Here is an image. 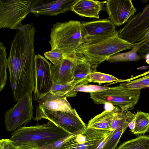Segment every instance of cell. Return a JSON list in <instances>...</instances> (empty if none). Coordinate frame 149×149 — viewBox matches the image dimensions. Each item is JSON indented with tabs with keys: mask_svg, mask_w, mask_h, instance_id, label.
Segmentation results:
<instances>
[{
	"mask_svg": "<svg viewBox=\"0 0 149 149\" xmlns=\"http://www.w3.org/2000/svg\"><path fill=\"white\" fill-rule=\"evenodd\" d=\"M36 29L30 24L16 30L8 58L10 85L15 102L34 89L36 54L34 46Z\"/></svg>",
	"mask_w": 149,
	"mask_h": 149,
	"instance_id": "6da1fadb",
	"label": "cell"
},
{
	"mask_svg": "<svg viewBox=\"0 0 149 149\" xmlns=\"http://www.w3.org/2000/svg\"><path fill=\"white\" fill-rule=\"evenodd\" d=\"M132 43L119 37L117 34L102 39L84 42L76 53L84 57L89 62L92 72L96 71L101 63L111 56L126 50L132 49L145 42Z\"/></svg>",
	"mask_w": 149,
	"mask_h": 149,
	"instance_id": "7a4b0ae2",
	"label": "cell"
},
{
	"mask_svg": "<svg viewBox=\"0 0 149 149\" xmlns=\"http://www.w3.org/2000/svg\"><path fill=\"white\" fill-rule=\"evenodd\" d=\"M83 43L81 23L79 21L57 22L51 29L49 43L51 49H59L64 57L75 54Z\"/></svg>",
	"mask_w": 149,
	"mask_h": 149,
	"instance_id": "3957f363",
	"label": "cell"
},
{
	"mask_svg": "<svg viewBox=\"0 0 149 149\" xmlns=\"http://www.w3.org/2000/svg\"><path fill=\"white\" fill-rule=\"evenodd\" d=\"M70 134L50 121L46 123L21 127L11 134L10 139L18 145L29 141L40 147L47 145Z\"/></svg>",
	"mask_w": 149,
	"mask_h": 149,
	"instance_id": "277c9868",
	"label": "cell"
},
{
	"mask_svg": "<svg viewBox=\"0 0 149 149\" xmlns=\"http://www.w3.org/2000/svg\"><path fill=\"white\" fill-rule=\"evenodd\" d=\"M91 98L97 104H111L122 110H132L138 103L141 91L130 89L125 83L108 88L89 93Z\"/></svg>",
	"mask_w": 149,
	"mask_h": 149,
	"instance_id": "5b68a950",
	"label": "cell"
},
{
	"mask_svg": "<svg viewBox=\"0 0 149 149\" xmlns=\"http://www.w3.org/2000/svg\"><path fill=\"white\" fill-rule=\"evenodd\" d=\"M32 0H0V29L17 30L30 13Z\"/></svg>",
	"mask_w": 149,
	"mask_h": 149,
	"instance_id": "8992f818",
	"label": "cell"
},
{
	"mask_svg": "<svg viewBox=\"0 0 149 149\" xmlns=\"http://www.w3.org/2000/svg\"><path fill=\"white\" fill-rule=\"evenodd\" d=\"M34 118L37 122L42 119L50 121L70 134L87 127L76 110L73 113L53 111L47 109L39 104L36 109Z\"/></svg>",
	"mask_w": 149,
	"mask_h": 149,
	"instance_id": "52a82bcc",
	"label": "cell"
},
{
	"mask_svg": "<svg viewBox=\"0 0 149 149\" xmlns=\"http://www.w3.org/2000/svg\"><path fill=\"white\" fill-rule=\"evenodd\" d=\"M117 35L132 43L149 39V3L141 12L130 17L125 26L117 31Z\"/></svg>",
	"mask_w": 149,
	"mask_h": 149,
	"instance_id": "ba28073f",
	"label": "cell"
},
{
	"mask_svg": "<svg viewBox=\"0 0 149 149\" xmlns=\"http://www.w3.org/2000/svg\"><path fill=\"white\" fill-rule=\"evenodd\" d=\"M112 131L87 127L68 136L65 141L57 149H96Z\"/></svg>",
	"mask_w": 149,
	"mask_h": 149,
	"instance_id": "9c48e42d",
	"label": "cell"
},
{
	"mask_svg": "<svg viewBox=\"0 0 149 149\" xmlns=\"http://www.w3.org/2000/svg\"><path fill=\"white\" fill-rule=\"evenodd\" d=\"M32 93H28L17 101L14 106L4 114L6 129L14 132L34 117Z\"/></svg>",
	"mask_w": 149,
	"mask_h": 149,
	"instance_id": "30bf717a",
	"label": "cell"
},
{
	"mask_svg": "<svg viewBox=\"0 0 149 149\" xmlns=\"http://www.w3.org/2000/svg\"><path fill=\"white\" fill-rule=\"evenodd\" d=\"M34 89L33 98L38 101L49 92L54 84L52 75V64L40 54L36 55Z\"/></svg>",
	"mask_w": 149,
	"mask_h": 149,
	"instance_id": "8fae6325",
	"label": "cell"
},
{
	"mask_svg": "<svg viewBox=\"0 0 149 149\" xmlns=\"http://www.w3.org/2000/svg\"><path fill=\"white\" fill-rule=\"evenodd\" d=\"M81 25L83 43L102 39L117 34L116 26L109 19L83 22L81 23Z\"/></svg>",
	"mask_w": 149,
	"mask_h": 149,
	"instance_id": "7c38bea8",
	"label": "cell"
},
{
	"mask_svg": "<svg viewBox=\"0 0 149 149\" xmlns=\"http://www.w3.org/2000/svg\"><path fill=\"white\" fill-rule=\"evenodd\" d=\"M77 0H32L30 13L36 16H57L71 10Z\"/></svg>",
	"mask_w": 149,
	"mask_h": 149,
	"instance_id": "4fadbf2b",
	"label": "cell"
},
{
	"mask_svg": "<svg viewBox=\"0 0 149 149\" xmlns=\"http://www.w3.org/2000/svg\"><path fill=\"white\" fill-rule=\"evenodd\" d=\"M106 3L109 18L116 26L126 24L137 11L131 0H109Z\"/></svg>",
	"mask_w": 149,
	"mask_h": 149,
	"instance_id": "5bb4252c",
	"label": "cell"
},
{
	"mask_svg": "<svg viewBox=\"0 0 149 149\" xmlns=\"http://www.w3.org/2000/svg\"><path fill=\"white\" fill-rule=\"evenodd\" d=\"M75 54L65 57L56 64L52 65L51 70L54 83L63 84L74 81L75 73L74 57Z\"/></svg>",
	"mask_w": 149,
	"mask_h": 149,
	"instance_id": "9a60e30c",
	"label": "cell"
},
{
	"mask_svg": "<svg viewBox=\"0 0 149 149\" xmlns=\"http://www.w3.org/2000/svg\"><path fill=\"white\" fill-rule=\"evenodd\" d=\"M43 108L52 111L73 113V109L65 96H59L49 92L44 95L38 101Z\"/></svg>",
	"mask_w": 149,
	"mask_h": 149,
	"instance_id": "2e32d148",
	"label": "cell"
},
{
	"mask_svg": "<svg viewBox=\"0 0 149 149\" xmlns=\"http://www.w3.org/2000/svg\"><path fill=\"white\" fill-rule=\"evenodd\" d=\"M106 1L90 0H77L72 7L71 11L79 16L99 19L102 4Z\"/></svg>",
	"mask_w": 149,
	"mask_h": 149,
	"instance_id": "e0dca14e",
	"label": "cell"
},
{
	"mask_svg": "<svg viewBox=\"0 0 149 149\" xmlns=\"http://www.w3.org/2000/svg\"><path fill=\"white\" fill-rule=\"evenodd\" d=\"M120 108L114 106L106 109L90 119L87 127L96 129L112 131L111 126L114 119Z\"/></svg>",
	"mask_w": 149,
	"mask_h": 149,
	"instance_id": "ac0fdd59",
	"label": "cell"
},
{
	"mask_svg": "<svg viewBox=\"0 0 149 149\" xmlns=\"http://www.w3.org/2000/svg\"><path fill=\"white\" fill-rule=\"evenodd\" d=\"M75 67L74 83L76 86L88 85V77L92 72L91 65L84 57L76 53L74 56Z\"/></svg>",
	"mask_w": 149,
	"mask_h": 149,
	"instance_id": "d6986e66",
	"label": "cell"
},
{
	"mask_svg": "<svg viewBox=\"0 0 149 149\" xmlns=\"http://www.w3.org/2000/svg\"><path fill=\"white\" fill-rule=\"evenodd\" d=\"M128 127L135 134H144L149 131V113L137 111Z\"/></svg>",
	"mask_w": 149,
	"mask_h": 149,
	"instance_id": "ffe728a7",
	"label": "cell"
},
{
	"mask_svg": "<svg viewBox=\"0 0 149 149\" xmlns=\"http://www.w3.org/2000/svg\"><path fill=\"white\" fill-rule=\"evenodd\" d=\"M146 41L140 45L133 47L129 52L117 53L111 56L107 61L111 63H120L137 61L144 59L137 54V52Z\"/></svg>",
	"mask_w": 149,
	"mask_h": 149,
	"instance_id": "44dd1931",
	"label": "cell"
},
{
	"mask_svg": "<svg viewBox=\"0 0 149 149\" xmlns=\"http://www.w3.org/2000/svg\"><path fill=\"white\" fill-rule=\"evenodd\" d=\"M130 123H127L120 125L112 131L107 138L102 149H115Z\"/></svg>",
	"mask_w": 149,
	"mask_h": 149,
	"instance_id": "7402d4cb",
	"label": "cell"
},
{
	"mask_svg": "<svg viewBox=\"0 0 149 149\" xmlns=\"http://www.w3.org/2000/svg\"><path fill=\"white\" fill-rule=\"evenodd\" d=\"M117 149H149V136L140 135L125 141Z\"/></svg>",
	"mask_w": 149,
	"mask_h": 149,
	"instance_id": "603a6c76",
	"label": "cell"
},
{
	"mask_svg": "<svg viewBox=\"0 0 149 149\" xmlns=\"http://www.w3.org/2000/svg\"><path fill=\"white\" fill-rule=\"evenodd\" d=\"M6 47L3 43L0 42V91L6 85L7 81L8 59Z\"/></svg>",
	"mask_w": 149,
	"mask_h": 149,
	"instance_id": "cb8c5ba5",
	"label": "cell"
},
{
	"mask_svg": "<svg viewBox=\"0 0 149 149\" xmlns=\"http://www.w3.org/2000/svg\"><path fill=\"white\" fill-rule=\"evenodd\" d=\"M88 81L99 84L112 83V84L120 82V79L110 74L96 71L90 74Z\"/></svg>",
	"mask_w": 149,
	"mask_h": 149,
	"instance_id": "d4e9b609",
	"label": "cell"
},
{
	"mask_svg": "<svg viewBox=\"0 0 149 149\" xmlns=\"http://www.w3.org/2000/svg\"><path fill=\"white\" fill-rule=\"evenodd\" d=\"M105 85L104 86L95 85H80L76 86L68 93L65 96L70 97L76 96L79 92H91L102 90L108 88Z\"/></svg>",
	"mask_w": 149,
	"mask_h": 149,
	"instance_id": "484cf974",
	"label": "cell"
},
{
	"mask_svg": "<svg viewBox=\"0 0 149 149\" xmlns=\"http://www.w3.org/2000/svg\"><path fill=\"white\" fill-rule=\"evenodd\" d=\"M76 86V85L74 83V81L70 82L63 84L54 83L49 92L59 96H65Z\"/></svg>",
	"mask_w": 149,
	"mask_h": 149,
	"instance_id": "4316f807",
	"label": "cell"
},
{
	"mask_svg": "<svg viewBox=\"0 0 149 149\" xmlns=\"http://www.w3.org/2000/svg\"><path fill=\"white\" fill-rule=\"evenodd\" d=\"M125 83L130 89L141 91L142 89L149 87V74Z\"/></svg>",
	"mask_w": 149,
	"mask_h": 149,
	"instance_id": "83f0119b",
	"label": "cell"
},
{
	"mask_svg": "<svg viewBox=\"0 0 149 149\" xmlns=\"http://www.w3.org/2000/svg\"><path fill=\"white\" fill-rule=\"evenodd\" d=\"M44 55L45 57L51 61L53 65L58 63L64 58L62 52L57 48L46 52L44 53Z\"/></svg>",
	"mask_w": 149,
	"mask_h": 149,
	"instance_id": "f1b7e54d",
	"label": "cell"
},
{
	"mask_svg": "<svg viewBox=\"0 0 149 149\" xmlns=\"http://www.w3.org/2000/svg\"><path fill=\"white\" fill-rule=\"evenodd\" d=\"M0 143V149H17L18 146L17 143L10 139H2Z\"/></svg>",
	"mask_w": 149,
	"mask_h": 149,
	"instance_id": "f546056e",
	"label": "cell"
},
{
	"mask_svg": "<svg viewBox=\"0 0 149 149\" xmlns=\"http://www.w3.org/2000/svg\"><path fill=\"white\" fill-rule=\"evenodd\" d=\"M17 149H44L41 148L34 141H29L22 143L18 145Z\"/></svg>",
	"mask_w": 149,
	"mask_h": 149,
	"instance_id": "4dcf8cb0",
	"label": "cell"
},
{
	"mask_svg": "<svg viewBox=\"0 0 149 149\" xmlns=\"http://www.w3.org/2000/svg\"><path fill=\"white\" fill-rule=\"evenodd\" d=\"M67 136L61 139L47 145L40 147L44 149H57L65 141Z\"/></svg>",
	"mask_w": 149,
	"mask_h": 149,
	"instance_id": "1f68e13d",
	"label": "cell"
},
{
	"mask_svg": "<svg viewBox=\"0 0 149 149\" xmlns=\"http://www.w3.org/2000/svg\"><path fill=\"white\" fill-rule=\"evenodd\" d=\"M149 53V39L146 40L137 52V54L144 59L145 55Z\"/></svg>",
	"mask_w": 149,
	"mask_h": 149,
	"instance_id": "d6a6232c",
	"label": "cell"
},
{
	"mask_svg": "<svg viewBox=\"0 0 149 149\" xmlns=\"http://www.w3.org/2000/svg\"><path fill=\"white\" fill-rule=\"evenodd\" d=\"M144 59H145L146 62L149 64V53L146 54L144 57Z\"/></svg>",
	"mask_w": 149,
	"mask_h": 149,
	"instance_id": "836d02e7",
	"label": "cell"
},
{
	"mask_svg": "<svg viewBox=\"0 0 149 149\" xmlns=\"http://www.w3.org/2000/svg\"><path fill=\"white\" fill-rule=\"evenodd\" d=\"M149 68V66H142L141 67L138 68H137L138 69H142V68Z\"/></svg>",
	"mask_w": 149,
	"mask_h": 149,
	"instance_id": "e575fe53",
	"label": "cell"
}]
</instances>
